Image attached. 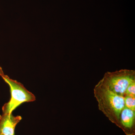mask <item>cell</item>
I'll use <instances>...</instances> for the list:
<instances>
[{
    "mask_svg": "<svg viewBox=\"0 0 135 135\" xmlns=\"http://www.w3.org/2000/svg\"><path fill=\"white\" fill-rule=\"evenodd\" d=\"M0 135H2V134H0Z\"/></svg>",
    "mask_w": 135,
    "mask_h": 135,
    "instance_id": "9",
    "label": "cell"
},
{
    "mask_svg": "<svg viewBox=\"0 0 135 135\" xmlns=\"http://www.w3.org/2000/svg\"><path fill=\"white\" fill-rule=\"evenodd\" d=\"M94 91L98 109L111 121L119 126L121 113L125 107L124 97L111 91L101 80Z\"/></svg>",
    "mask_w": 135,
    "mask_h": 135,
    "instance_id": "1",
    "label": "cell"
},
{
    "mask_svg": "<svg viewBox=\"0 0 135 135\" xmlns=\"http://www.w3.org/2000/svg\"><path fill=\"white\" fill-rule=\"evenodd\" d=\"M4 75H5V74H4V73H3V71L2 68L0 66V75L2 77Z\"/></svg>",
    "mask_w": 135,
    "mask_h": 135,
    "instance_id": "8",
    "label": "cell"
},
{
    "mask_svg": "<svg viewBox=\"0 0 135 135\" xmlns=\"http://www.w3.org/2000/svg\"><path fill=\"white\" fill-rule=\"evenodd\" d=\"M124 97L125 107L135 111V97L125 96Z\"/></svg>",
    "mask_w": 135,
    "mask_h": 135,
    "instance_id": "6",
    "label": "cell"
},
{
    "mask_svg": "<svg viewBox=\"0 0 135 135\" xmlns=\"http://www.w3.org/2000/svg\"><path fill=\"white\" fill-rule=\"evenodd\" d=\"M135 111L124 107L120 115V122L122 126L126 128L131 129L135 123Z\"/></svg>",
    "mask_w": 135,
    "mask_h": 135,
    "instance_id": "5",
    "label": "cell"
},
{
    "mask_svg": "<svg viewBox=\"0 0 135 135\" xmlns=\"http://www.w3.org/2000/svg\"><path fill=\"white\" fill-rule=\"evenodd\" d=\"M101 80L111 91L124 97L129 85L135 81V71L122 69L114 72H107Z\"/></svg>",
    "mask_w": 135,
    "mask_h": 135,
    "instance_id": "2",
    "label": "cell"
},
{
    "mask_svg": "<svg viewBox=\"0 0 135 135\" xmlns=\"http://www.w3.org/2000/svg\"><path fill=\"white\" fill-rule=\"evenodd\" d=\"M2 77L9 85L11 93L9 101L3 107V113L12 114V111L21 104L36 100L34 95L27 90L22 83L10 79L7 75H5Z\"/></svg>",
    "mask_w": 135,
    "mask_h": 135,
    "instance_id": "3",
    "label": "cell"
},
{
    "mask_svg": "<svg viewBox=\"0 0 135 135\" xmlns=\"http://www.w3.org/2000/svg\"><path fill=\"white\" fill-rule=\"evenodd\" d=\"M22 119L21 116H14L12 114L0 115V134L15 135V128Z\"/></svg>",
    "mask_w": 135,
    "mask_h": 135,
    "instance_id": "4",
    "label": "cell"
},
{
    "mask_svg": "<svg viewBox=\"0 0 135 135\" xmlns=\"http://www.w3.org/2000/svg\"><path fill=\"white\" fill-rule=\"evenodd\" d=\"M125 96L135 97V81L129 85L125 92Z\"/></svg>",
    "mask_w": 135,
    "mask_h": 135,
    "instance_id": "7",
    "label": "cell"
}]
</instances>
